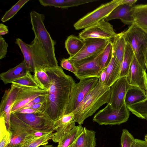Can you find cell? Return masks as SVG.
Masks as SVG:
<instances>
[{"instance_id": "obj_20", "label": "cell", "mask_w": 147, "mask_h": 147, "mask_svg": "<svg viewBox=\"0 0 147 147\" xmlns=\"http://www.w3.org/2000/svg\"><path fill=\"white\" fill-rule=\"evenodd\" d=\"M29 71L25 61L15 67L0 74V78L5 84L11 83L14 81L25 76Z\"/></svg>"}, {"instance_id": "obj_11", "label": "cell", "mask_w": 147, "mask_h": 147, "mask_svg": "<svg viewBox=\"0 0 147 147\" xmlns=\"http://www.w3.org/2000/svg\"><path fill=\"white\" fill-rule=\"evenodd\" d=\"M116 34L113 26L104 19L85 28L79 33L78 36L83 40L90 38H97L111 42Z\"/></svg>"}, {"instance_id": "obj_4", "label": "cell", "mask_w": 147, "mask_h": 147, "mask_svg": "<svg viewBox=\"0 0 147 147\" xmlns=\"http://www.w3.org/2000/svg\"><path fill=\"white\" fill-rule=\"evenodd\" d=\"M124 32L125 42L130 45L139 63L146 71L144 56L147 49V33L134 22Z\"/></svg>"}, {"instance_id": "obj_18", "label": "cell", "mask_w": 147, "mask_h": 147, "mask_svg": "<svg viewBox=\"0 0 147 147\" xmlns=\"http://www.w3.org/2000/svg\"><path fill=\"white\" fill-rule=\"evenodd\" d=\"M76 121L74 114L71 113L63 115L55 122L56 131L51 140L55 143H58L61 138L71 130L75 126Z\"/></svg>"}, {"instance_id": "obj_23", "label": "cell", "mask_w": 147, "mask_h": 147, "mask_svg": "<svg viewBox=\"0 0 147 147\" xmlns=\"http://www.w3.org/2000/svg\"><path fill=\"white\" fill-rule=\"evenodd\" d=\"M112 55L121 63L124 56L126 44L124 31L117 34L111 41Z\"/></svg>"}, {"instance_id": "obj_9", "label": "cell", "mask_w": 147, "mask_h": 147, "mask_svg": "<svg viewBox=\"0 0 147 147\" xmlns=\"http://www.w3.org/2000/svg\"><path fill=\"white\" fill-rule=\"evenodd\" d=\"M98 82V78H92L80 80L76 83L71 91L64 115L72 112Z\"/></svg>"}, {"instance_id": "obj_33", "label": "cell", "mask_w": 147, "mask_h": 147, "mask_svg": "<svg viewBox=\"0 0 147 147\" xmlns=\"http://www.w3.org/2000/svg\"><path fill=\"white\" fill-rule=\"evenodd\" d=\"M112 57V45L109 41L99 57L98 63L101 71L105 69L110 63Z\"/></svg>"}, {"instance_id": "obj_34", "label": "cell", "mask_w": 147, "mask_h": 147, "mask_svg": "<svg viewBox=\"0 0 147 147\" xmlns=\"http://www.w3.org/2000/svg\"><path fill=\"white\" fill-rule=\"evenodd\" d=\"M127 107L129 111L137 117L146 119L147 117V99Z\"/></svg>"}, {"instance_id": "obj_51", "label": "cell", "mask_w": 147, "mask_h": 147, "mask_svg": "<svg viewBox=\"0 0 147 147\" xmlns=\"http://www.w3.org/2000/svg\"><path fill=\"white\" fill-rule=\"evenodd\" d=\"M144 140L147 142V134L145 136Z\"/></svg>"}, {"instance_id": "obj_12", "label": "cell", "mask_w": 147, "mask_h": 147, "mask_svg": "<svg viewBox=\"0 0 147 147\" xmlns=\"http://www.w3.org/2000/svg\"><path fill=\"white\" fill-rule=\"evenodd\" d=\"M130 86L127 76L119 78L111 87V96L108 104L113 109H120L125 103L126 94Z\"/></svg>"}, {"instance_id": "obj_15", "label": "cell", "mask_w": 147, "mask_h": 147, "mask_svg": "<svg viewBox=\"0 0 147 147\" xmlns=\"http://www.w3.org/2000/svg\"><path fill=\"white\" fill-rule=\"evenodd\" d=\"M20 90L18 85L12 84L10 88L4 92L0 105V117H4L8 128L9 125L11 109Z\"/></svg>"}, {"instance_id": "obj_24", "label": "cell", "mask_w": 147, "mask_h": 147, "mask_svg": "<svg viewBox=\"0 0 147 147\" xmlns=\"http://www.w3.org/2000/svg\"><path fill=\"white\" fill-rule=\"evenodd\" d=\"M147 99L146 92L140 87L130 85L125 98L127 106L139 102Z\"/></svg>"}, {"instance_id": "obj_7", "label": "cell", "mask_w": 147, "mask_h": 147, "mask_svg": "<svg viewBox=\"0 0 147 147\" xmlns=\"http://www.w3.org/2000/svg\"><path fill=\"white\" fill-rule=\"evenodd\" d=\"M129 115V111L125 103L120 109H113L107 104L95 115L93 121L99 125H119L127 121Z\"/></svg>"}, {"instance_id": "obj_42", "label": "cell", "mask_w": 147, "mask_h": 147, "mask_svg": "<svg viewBox=\"0 0 147 147\" xmlns=\"http://www.w3.org/2000/svg\"><path fill=\"white\" fill-rule=\"evenodd\" d=\"M17 112L23 113L30 114L38 113L42 112V111L40 109H35L29 108L21 109Z\"/></svg>"}, {"instance_id": "obj_1", "label": "cell", "mask_w": 147, "mask_h": 147, "mask_svg": "<svg viewBox=\"0 0 147 147\" xmlns=\"http://www.w3.org/2000/svg\"><path fill=\"white\" fill-rule=\"evenodd\" d=\"M51 84L46 94L42 112L55 122L65 114L72 89L76 83L60 66L45 69Z\"/></svg>"}, {"instance_id": "obj_53", "label": "cell", "mask_w": 147, "mask_h": 147, "mask_svg": "<svg viewBox=\"0 0 147 147\" xmlns=\"http://www.w3.org/2000/svg\"><path fill=\"white\" fill-rule=\"evenodd\" d=\"M146 120L147 121V117L146 118Z\"/></svg>"}, {"instance_id": "obj_38", "label": "cell", "mask_w": 147, "mask_h": 147, "mask_svg": "<svg viewBox=\"0 0 147 147\" xmlns=\"http://www.w3.org/2000/svg\"><path fill=\"white\" fill-rule=\"evenodd\" d=\"M135 139L127 129H123L121 137V147H131Z\"/></svg>"}, {"instance_id": "obj_28", "label": "cell", "mask_w": 147, "mask_h": 147, "mask_svg": "<svg viewBox=\"0 0 147 147\" xmlns=\"http://www.w3.org/2000/svg\"><path fill=\"white\" fill-rule=\"evenodd\" d=\"M84 44V40L74 35L68 37L65 42V48L72 57L78 53L81 49Z\"/></svg>"}, {"instance_id": "obj_45", "label": "cell", "mask_w": 147, "mask_h": 147, "mask_svg": "<svg viewBox=\"0 0 147 147\" xmlns=\"http://www.w3.org/2000/svg\"><path fill=\"white\" fill-rule=\"evenodd\" d=\"M106 72L105 69L102 71L99 78V81L104 85H105L104 84L106 79Z\"/></svg>"}, {"instance_id": "obj_41", "label": "cell", "mask_w": 147, "mask_h": 147, "mask_svg": "<svg viewBox=\"0 0 147 147\" xmlns=\"http://www.w3.org/2000/svg\"><path fill=\"white\" fill-rule=\"evenodd\" d=\"M131 147H147V142L145 140L135 139Z\"/></svg>"}, {"instance_id": "obj_5", "label": "cell", "mask_w": 147, "mask_h": 147, "mask_svg": "<svg viewBox=\"0 0 147 147\" xmlns=\"http://www.w3.org/2000/svg\"><path fill=\"white\" fill-rule=\"evenodd\" d=\"M84 41V45L80 51L68 58L76 68L94 59L103 51L109 41L97 38H90Z\"/></svg>"}, {"instance_id": "obj_17", "label": "cell", "mask_w": 147, "mask_h": 147, "mask_svg": "<svg viewBox=\"0 0 147 147\" xmlns=\"http://www.w3.org/2000/svg\"><path fill=\"white\" fill-rule=\"evenodd\" d=\"M32 51L34 73L36 69L53 67L41 45L35 37L30 44Z\"/></svg>"}, {"instance_id": "obj_22", "label": "cell", "mask_w": 147, "mask_h": 147, "mask_svg": "<svg viewBox=\"0 0 147 147\" xmlns=\"http://www.w3.org/2000/svg\"><path fill=\"white\" fill-rule=\"evenodd\" d=\"M96 132L85 127L80 136L69 147H95L96 145Z\"/></svg>"}, {"instance_id": "obj_36", "label": "cell", "mask_w": 147, "mask_h": 147, "mask_svg": "<svg viewBox=\"0 0 147 147\" xmlns=\"http://www.w3.org/2000/svg\"><path fill=\"white\" fill-rule=\"evenodd\" d=\"M0 147H6L10 143L11 135L3 117H0Z\"/></svg>"}, {"instance_id": "obj_49", "label": "cell", "mask_w": 147, "mask_h": 147, "mask_svg": "<svg viewBox=\"0 0 147 147\" xmlns=\"http://www.w3.org/2000/svg\"><path fill=\"white\" fill-rule=\"evenodd\" d=\"M41 147H53V145L45 144L41 146Z\"/></svg>"}, {"instance_id": "obj_47", "label": "cell", "mask_w": 147, "mask_h": 147, "mask_svg": "<svg viewBox=\"0 0 147 147\" xmlns=\"http://www.w3.org/2000/svg\"><path fill=\"white\" fill-rule=\"evenodd\" d=\"M137 1V0H122L121 4H125L130 6H133Z\"/></svg>"}, {"instance_id": "obj_2", "label": "cell", "mask_w": 147, "mask_h": 147, "mask_svg": "<svg viewBox=\"0 0 147 147\" xmlns=\"http://www.w3.org/2000/svg\"><path fill=\"white\" fill-rule=\"evenodd\" d=\"M111 95V87H107L99 80L72 112L74 119L79 125L92 116L101 106L108 103Z\"/></svg>"}, {"instance_id": "obj_30", "label": "cell", "mask_w": 147, "mask_h": 147, "mask_svg": "<svg viewBox=\"0 0 147 147\" xmlns=\"http://www.w3.org/2000/svg\"><path fill=\"white\" fill-rule=\"evenodd\" d=\"M16 43L19 47L23 55L24 60L27 65L28 71L34 72L32 51L30 44L26 43L19 38L16 39Z\"/></svg>"}, {"instance_id": "obj_13", "label": "cell", "mask_w": 147, "mask_h": 147, "mask_svg": "<svg viewBox=\"0 0 147 147\" xmlns=\"http://www.w3.org/2000/svg\"><path fill=\"white\" fill-rule=\"evenodd\" d=\"M18 86L20 87V90L12 107L11 113H14L22 109L34 98L40 96L45 95L47 92V91L40 88Z\"/></svg>"}, {"instance_id": "obj_25", "label": "cell", "mask_w": 147, "mask_h": 147, "mask_svg": "<svg viewBox=\"0 0 147 147\" xmlns=\"http://www.w3.org/2000/svg\"><path fill=\"white\" fill-rule=\"evenodd\" d=\"M133 15L134 23L147 33V4L134 6Z\"/></svg>"}, {"instance_id": "obj_21", "label": "cell", "mask_w": 147, "mask_h": 147, "mask_svg": "<svg viewBox=\"0 0 147 147\" xmlns=\"http://www.w3.org/2000/svg\"><path fill=\"white\" fill-rule=\"evenodd\" d=\"M121 65V63L115 56L112 55L110 63L105 69L106 76L105 86L111 87L120 78Z\"/></svg>"}, {"instance_id": "obj_48", "label": "cell", "mask_w": 147, "mask_h": 147, "mask_svg": "<svg viewBox=\"0 0 147 147\" xmlns=\"http://www.w3.org/2000/svg\"><path fill=\"white\" fill-rule=\"evenodd\" d=\"M144 56L145 66L146 69H147V49Z\"/></svg>"}, {"instance_id": "obj_3", "label": "cell", "mask_w": 147, "mask_h": 147, "mask_svg": "<svg viewBox=\"0 0 147 147\" xmlns=\"http://www.w3.org/2000/svg\"><path fill=\"white\" fill-rule=\"evenodd\" d=\"M32 29L44 50L52 67L59 66L55 54V41L53 40L44 24L45 16L35 11L30 13Z\"/></svg>"}, {"instance_id": "obj_40", "label": "cell", "mask_w": 147, "mask_h": 147, "mask_svg": "<svg viewBox=\"0 0 147 147\" xmlns=\"http://www.w3.org/2000/svg\"><path fill=\"white\" fill-rule=\"evenodd\" d=\"M8 45L4 38L1 35L0 36V59L6 56L7 53Z\"/></svg>"}, {"instance_id": "obj_37", "label": "cell", "mask_w": 147, "mask_h": 147, "mask_svg": "<svg viewBox=\"0 0 147 147\" xmlns=\"http://www.w3.org/2000/svg\"><path fill=\"white\" fill-rule=\"evenodd\" d=\"M29 0H20L10 9L6 11L1 19L3 22H5L12 18L21 8Z\"/></svg>"}, {"instance_id": "obj_26", "label": "cell", "mask_w": 147, "mask_h": 147, "mask_svg": "<svg viewBox=\"0 0 147 147\" xmlns=\"http://www.w3.org/2000/svg\"><path fill=\"white\" fill-rule=\"evenodd\" d=\"M83 129L82 125L75 126L61 138L57 147H69L81 134Z\"/></svg>"}, {"instance_id": "obj_27", "label": "cell", "mask_w": 147, "mask_h": 147, "mask_svg": "<svg viewBox=\"0 0 147 147\" xmlns=\"http://www.w3.org/2000/svg\"><path fill=\"white\" fill-rule=\"evenodd\" d=\"M96 1V0H47L45 4L46 6L67 9Z\"/></svg>"}, {"instance_id": "obj_10", "label": "cell", "mask_w": 147, "mask_h": 147, "mask_svg": "<svg viewBox=\"0 0 147 147\" xmlns=\"http://www.w3.org/2000/svg\"><path fill=\"white\" fill-rule=\"evenodd\" d=\"M12 113L35 130L47 133L55 130V122L47 117L42 112L30 114L16 112Z\"/></svg>"}, {"instance_id": "obj_16", "label": "cell", "mask_w": 147, "mask_h": 147, "mask_svg": "<svg viewBox=\"0 0 147 147\" xmlns=\"http://www.w3.org/2000/svg\"><path fill=\"white\" fill-rule=\"evenodd\" d=\"M102 52L93 59L76 68V72L74 75L78 79L81 80L92 78H99L102 71L98 59Z\"/></svg>"}, {"instance_id": "obj_6", "label": "cell", "mask_w": 147, "mask_h": 147, "mask_svg": "<svg viewBox=\"0 0 147 147\" xmlns=\"http://www.w3.org/2000/svg\"><path fill=\"white\" fill-rule=\"evenodd\" d=\"M122 0H113L102 4L80 19L74 25L77 30L86 28L105 19L112 11L121 4Z\"/></svg>"}, {"instance_id": "obj_8", "label": "cell", "mask_w": 147, "mask_h": 147, "mask_svg": "<svg viewBox=\"0 0 147 147\" xmlns=\"http://www.w3.org/2000/svg\"><path fill=\"white\" fill-rule=\"evenodd\" d=\"M8 129L11 135L10 144L20 145L29 135L39 137L49 133L34 130L16 117L13 113H11Z\"/></svg>"}, {"instance_id": "obj_39", "label": "cell", "mask_w": 147, "mask_h": 147, "mask_svg": "<svg viewBox=\"0 0 147 147\" xmlns=\"http://www.w3.org/2000/svg\"><path fill=\"white\" fill-rule=\"evenodd\" d=\"M61 67L71 71L74 74L76 72V68L68 60V58H63L61 61Z\"/></svg>"}, {"instance_id": "obj_14", "label": "cell", "mask_w": 147, "mask_h": 147, "mask_svg": "<svg viewBox=\"0 0 147 147\" xmlns=\"http://www.w3.org/2000/svg\"><path fill=\"white\" fill-rule=\"evenodd\" d=\"M130 85L138 86L147 92V74L140 65L134 54L127 76Z\"/></svg>"}, {"instance_id": "obj_50", "label": "cell", "mask_w": 147, "mask_h": 147, "mask_svg": "<svg viewBox=\"0 0 147 147\" xmlns=\"http://www.w3.org/2000/svg\"><path fill=\"white\" fill-rule=\"evenodd\" d=\"M20 145H13L9 144L6 147H19Z\"/></svg>"}, {"instance_id": "obj_31", "label": "cell", "mask_w": 147, "mask_h": 147, "mask_svg": "<svg viewBox=\"0 0 147 147\" xmlns=\"http://www.w3.org/2000/svg\"><path fill=\"white\" fill-rule=\"evenodd\" d=\"M33 77L39 86V88L47 91L51 84L50 80L45 69H36Z\"/></svg>"}, {"instance_id": "obj_46", "label": "cell", "mask_w": 147, "mask_h": 147, "mask_svg": "<svg viewBox=\"0 0 147 147\" xmlns=\"http://www.w3.org/2000/svg\"><path fill=\"white\" fill-rule=\"evenodd\" d=\"M44 103H40L35 104L30 107L31 108L35 109H40L42 112Z\"/></svg>"}, {"instance_id": "obj_52", "label": "cell", "mask_w": 147, "mask_h": 147, "mask_svg": "<svg viewBox=\"0 0 147 147\" xmlns=\"http://www.w3.org/2000/svg\"><path fill=\"white\" fill-rule=\"evenodd\" d=\"M146 96H147V92H146Z\"/></svg>"}, {"instance_id": "obj_19", "label": "cell", "mask_w": 147, "mask_h": 147, "mask_svg": "<svg viewBox=\"0 0 147 147\" xmlns=\"http://www.w3.org/2000/svg\"><path fill=\"white\" fill-rule=\"evenodd\" d=\"M134 6L121 4L114 9L105 20L107 21L120 19L125 24L131 25L134 22L133 15Z\"/></svg>"}, {"instance_id": "obj_29", "label": "cell", "mask_w": 147, "mask_h": 147, "mask_svg": "<svg viewBox=\"0 0 147 147\" xmlns=\"http://www.w3.org/2000/svg\"><path fill=\"white\" fill-rule=\"evenodd\" d=\"M134 55V51L130 45L126 42L123 58L121 63L120 78L127 76Z\"/></svg>"}, {"instance_id": "obj_32", "label": "cell", "mask_w": 147, "mask_h": 147, "mask_svg": "<svg viewBox=\"0 0 147 147\" xmlns=\"http://www.w3.org/2000/svg\"><path fill=\"white\" fill-rule=\"evenodd\" d=\"M54 134L53 132H51L40 137H35L22 142L20 144L19 147H38L47 144L48 141L51 139Z\"/></svg>"}, {"instance_id": "obj_43", "label": "cell", "mask_w": 147, "mask_h": 147, "mask_svg": "<svg viewBox=\"0 0 147 147\" xmlns=\"http://www.w3.org/2000/svg\"><path fill=\"white\" fill-rule=\"evenodd\" d=\"M46 100V95L38 96L34 98L32 101L34 104L44 103Z\"/></svg>"}, {"instance_id": "obj_35", "label": "cell", "mask_w": 147, "mask_h": 147, "mask_svg": "<svg viewBox=\"0 0 147 147\" xmlns=\"http://www.w3.org/2000/svg\"><path fill=\"white\" fill-rule=\"evenodd\" d=\"M11 84L26 87L39 88V86L35 80L33 76L29 71H28L25 76L13 81Z\"/></svg>"}, {"instance_id": "obj_44", "label": "cell", "mask_w": 147, "mask_h": 147, "mask_svg": "<svg viewBox=\"0 0 147 147\" xmlns=\"http://www.w3.org/2000/svg\"><path fill=\"white\" fill-rule=\"evenodd\" d=\"M9 32L7 26L3 23L0 24V35H4L8 33Z\"/></svg>"}]
</instances>
